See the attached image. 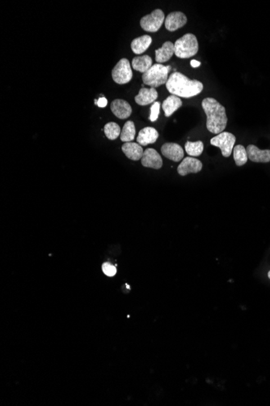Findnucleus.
Here are the masks:
<instances>
[{
    "instance_id": "29",
    "label": "nucleus",
    "mask_w": 270,
    "mask_h": 406,
    "mask_svg": "<svg viewBox=\"0 0 270 406\" xmlns=\"http://www.w3.org/2000/svg\"><path fill=\"white\" fill-rule=\"evenodd\" d=\"M268 277H269V278H270V272H269V273H268Z\"/></svg>"
},
{
    "instance_id": "10",
    "label": "nucleus",
    "mask_w": 270,
    "mask_h": 406,
    "mask_svg": "<svg viewBox=\"0 0 270 406\" xmlns=\"http://www.w3.org/2000/svg\"><path fill=\"white\" fill-rule=\"evenodd\" d=\"M142 165L147 168L159 169L163 166V160L158 152L154 149H147L142 155Z\"/></svg>"
},
{
    "instance_id": "18",
    "label": "nucleus",
    "mask_w": 270,
    "mask_h": 406,
    "mask_svg": "<svg viewBox=\"0 0 270 406\" xmlns=\"http://www.w3.org/2000/svg\"><path fill=\"white\" fill-rule=\"evenodd\" d=\"M182 101L180 97L175 95H171L164 100L162 104V108L164 111L166 117H170L179 108L181 107Z\"/></svg>"
},
{
    "instance_id": "14",
    "label": "nucleus",
    "mask_w": 270,
    "mask_h": 406,
    "mask_svg": "<svg viewBox=\"0 0 270 406\" xmlns=\"http://www.w3.org/2000/svg\"><path fill=\"white\" fill-rule=\"evenodd\" d=\"M158 97V92L155 88H142L138 94L135 97V101L137 105H147L153 103Z\"/></svg>"
},
{
    "instance_id": "5",
    "label": "nucleus",
    "mask_w": 270,
    "mask_h": 406,
    "mask_svg": "<svg viewBox=\"0 0 270 406\" xmlns=\"http://www.w3.org/2000/svg\"><path fill=\"white\" fill-rule=\"evenodd\" d=\"M165 21V15L160 9H155L151 13L145 15L140 20V25L143 30L155 33L161 28Z\"/></svg>"
},
{
    "instance_id": "12",
    "label": "nucleus",
    "mask_w": 270,
    "mask_h": 406,
    "mask_svg": "<svg viewBox=\"0 0 270 406\" xmlns=\"http://www.w3.org/2000/svg\"><path fill=\"white\" fill-rule=\"evenodd\" d=\"M112 112L114 113L118 119H126L131 116L132 113V108L131 105L125 100L116 99L110 105Z\"/></svg>"
},
{
    "instance_id": "4",
    "label": "nucleus",
    "mask_w": 270,
    "mask_h": 406,
    "mask_svg": "<svg viewBox=\"0 0 270 406\" xmlns=\"http://www.w3.org/2000/svg\"><path fill=\"white\" fill-rule=\"evenodd\" d=\"M170 70V66L166 67L160 64H154L146 73L142 74L143 83L155 88L163 85L168 81V73Z\"/></svg>"
},
{
    "instance_id": "9",
    "label": "nucleus",
    "mask_w": 270,
    "mask_h": 406,
    "mask_svg": "<svg viewBox=\"0 0 270 406\" xmlns=\"http://www.w3.org/2000/svg\"><path fill=\"white\" fill-rule=\"evenodd\" d=\"M164 23L166 29L173 32L185 26L187 23V17L181 11H173L167 15Z\"/></svg>"
},
{
    "instance_id": "19",
    "label": "nucleus",
    "mask_w": 270,
    "mask_h": 406,
    "mask_svg": "<svg viewBox=\"0 0 270 406\" xmlns=\"http://www.w3.org/2000/svg\"><path fill=\"white\" fill-rule=\"evenodd\" d=\"M152 42V38L149 35H143L135 38L131 42V49L136 55H140L149 48Z\"/></svg>"
},
{
    "instance_id": "13",
    "label": "nucleus",
    "mask_w": 270,
    "mask_h": 406,
    "mask_svg": "<svg viewBox=\"0 0 270 406\" xmlns=\"http://www.w3.org/2000/svg\"><path fill=\"white\" fill-rule=\"evenodd\" d=\"M246 150L249 160L252 161L253 162H270V150H261L253 145H249Z\"/></svg>"
},
{
    "instance_id": "11",
    "label": "nucleus",
    "mask_w": 270,
    "mask_h": 406,
    "mask_svg": "<svg viewBox=\"0 0 270 406\" xmlns=\"http://www.w3.org/2000/svg\"><path fill=\"white\" fill-rule=\"evenodd\" d=\"M161 153L165 158L175 162H181L184 158V150L176 143H166L161 148Z\"/></svg>"
},
{
    "instance_id": "15",
    "label": "nucleus",
    "mask_w": 270,
    "mask_h": 406,
    "mask_svg": "<svg viewBox=\"0 0 270 406\" xmlns=\"http://www.w3.org/2000/svg\"><path fill=\"white\" fill-rule=\"evenodd\" d=\"M122 151L125 155L133 161H138L142 159L143 155V150L139 144L132 143V142H127L122 145Z\"/></svg>"
},
{
    "instance_id": "22",
    "label": "nucleus",
    "mask_w": 270,
    "mask_h": 406,
    "mask_svg": "<svg viewBox=\"0 0 270 406\" xmlns=\"http://www.w3.org/2000/svg\"><path fill=\"white\" fill-rule=\"evenodd\" d=\"M233 154L234 160H235L236 165L242 166L244 164H246L249 157H248V154H247L246 149L243 145H236L234 148Z\"/></svg>"
},
{
    "instance_id": "21",
    "label": "nucleus",
    "mask_w": 270,
    "mask_h": 406,
    "mask_svg": "<svg viewBox=\"0 0 270 406\" xmlns=\"http://www.w3.org/2000/svg\"><path fill=\"white\" fill-rule=\"evenodd\" d=\"M135 133H136V130H135V123L132 121H127V123H125L122 133H121V140L126 143L131 142L135 140Z\"/></svg>"
},
{
    "instance_id": "25",
    "label": "nucleus",
    "mask_w": 270,
    "mask_h": 406,
    "mask_svg": "<svg viewBox=\"0 0 270 406\" xmlns=\"http://www.w3.org/2000/svg\"><path fill=\"white\" fill-rule=\"evenodd\" d=\"M159 109H160V103L159 101H155L150 107V120L151 122H155L158 119L159 114Z\"/></svg>"
},
{
    "instance_id": "8",
    "label": "nucleus",
    "mask_w": 270,
    "mask_h": 406,
    "mask_svg": "<svg viewBox=\"0 0 270 406\" xmlns=\"http://www.w3.org/2000/svg\"><path fill=\"white\" fill-rule=\"evenodd\" d=\"M202 169V163L193 157L184 158L177 168V172L181 176L188 175L189 173H197Z\"/></svg>"
},
{
    "instance_id": "17",
    "label": "nucleus",
    "mask_w": 270,
    "mask_h": 406,
    "mask_svg": "<svg viewBox=\"0 0 270 406\" xmlns=\"http://www.w3.org/2000/svg\"><path fill=\"white\" fill-rule=\"evenodd\" d=\"M173 55H175L174 44L171 42H166L161 48L155 51V60L161 64L170 60Z\"/></svg>"
},
{
    "instance_id": "1",
    "label": "nucleus",
    "mask_w": 270,
    "mask_h": 406,
    "mask_svg": "<svg viewBox=\"0 0 270 406\" xmlns=\"http://www.w3.org/2000/svg\"><path fill=\"white\" fill-rule=\"evenodd\" d=\"M202 106L206 114V128L213 134H220L227 127L226 109L217 100L207 97L202 102Z\"/></svg>"
},
{
    "instance_id": "20",
    "label": "nucleus",
    "mask_w": 270,
    "mask_h": 406,
    "mask_svg": "<svg viewBox=\"0 0 270 406\" xmlns=\"http://www.w3.org/2000/svg\"><path fill=\"white\" fill-rule=\"evenodd\" d=\"M132 67L135 70L144 74L152 67V59L148 55L137 56L133 59Z\"/></svg>"
},
{
    "instance_id": "2",
    "label": "nucleus",
    "mask_w": 270,
    "mask_h": 406,
    "mask_svg": "<svg viewBox=\"0 0 270 406\" xmlns=\"http://www.w3.org/2000/svg\"><path fill=\"white\" fill-rule=\"evenodd\" d=\"M166 87L172 95L185 98L199 95L204 88L202 82L189 79L180 73H172L166 83Z\"/></svg>"
},
{
    "instance_id": "16",
    "label": "nucleus",
    "mask_w": 270,
    "mask_h": 406,
    "mask_svg": "<svg viewBox=\"0 0 270 406\" xmlns=\"http://www.w3.org/2000/svg\"><path fill=\"white\" fill-rule=\"evenodd\" d=\"M158 137H159V132H157L155 128H150V127L144 128L143 129L140 131L139 134L137 136V144L142 146L154 144L157 141Z\"/></svg>"
},
{
    "instance_id": "3",
    "label": "nucleus",
    "mask_w": 270,
    "mask_h": 406,
    "mask_svg": "<svg viewBox=\"0 0 270 406\" xmlns=\"http://www.w3.org/2000/svg\"><path fill=\"white\" fill-rule=\"evenodd\" d=\"M175 55L180 59H189L199 52V42L196 36L187 33L175 42Z\"/></svg>"
},
{
    "instance_id": "26",
    "label": "nucleus",
    "mask_w": 270,
    "mask_h": 406,
    "mask_svg": "<svg viewBox=\"0 0 270 406\" xmlns=\"http://www.w3.org/2000/svg\"><path fill=\"white\" fill-rule=\"evenodd\" d=\"M102 270L108 277H114L117 273V268L115 266L112 265L111 263H103Z\"/></svg>"
},
{
    "instance_id": "24",
    "label": "nucleus",
    "mask_w": 270,
    "mask_h": 406,
    "mask_svg": "<svg viewBox=\"0 0 270 406\" xmlns=\"http://www.w3.org/2000/svg\"><path fill=\"white\" fill-rule=\"evenodd\" d=\"M105 131V134L107 138L114 141L118 138V136L121 135L120 126L118 125V123H114V122H110V123H107L104 128Z\"/></svg>"
},
{
    "instance_id": "28",
    "label": "nucleus",
    "mask_w": 270,
    "mask_h": 406,
    "mask_svg": "<svg viewBox=\"0 0 270 406\" xmlns=\"http://www.w3.org/2000/svg\"><path fill=\"white\" fill-rule=\"evenodd\" d=\"M190 64H191V66H192L193 68H198V67L200 66L201 63L198 61V60H193L190 62Z\"/></svg>"
},
{
    "instance_id": "7",
    "label": "nucleus",
    "mask_w": 270,
    "mask_h": 406,
    "mask_svg": "<svg viewBox=\"0 0 270 406\" xmlns=\"http://www.w3.org/2000/svg\"><path fill=\"white\" fill-rule=\"evenodd\" d=\"M113 80L117 83L125 84L131 81L133 77L130 62L127 59H122L112 71Z\"/></svg>"
},
{
    "instance_id": "27",
    "label": "nucleus",
    "mask_w": 270,
    "mask_h": 406,
    "mask_svg": "<svg viewBox=\"0 0 270 406\" xmlns=\"http://www.w3.org/2000/svg\"><path fill=\"white\" fill-rule=\"evenodd\" d=\"M95 103L97 104L99 107L104 108L106 106L108 101H107V99L105 98V97H100L97 101H95Z\"/></svg>"
},
{
    "instance_id": "6",
    "label": "nucleus",
    "mask_w": 270,
    "mask_h": 406,
    "mask_svg": "<svg viewBox=\"0 0 270 406\" xmlns=\"http://www.w3.org/2000/svg\"><path fill=\"white\" fill-rule=\"evenodd\" d=\"M236 138L230 132H222L217 135L210 140V144L213 146L218 147L222 151V156L228 158L231 156V152L233 150Z\"/></svg>"
},
{
    "instance_id": "23",
    "label": "nucleus",
    "mask_w": 270,
    "mask_h": 406,
    "mask_svg": "<svg viewBox=\"0 0 270 406\" xmlns=\"http://www.w3.org/2000/svg\"><path fill=\"white\" fill-rule=\"evenodd\" d=\"M185 150L190 156L199 157L204 150V145L202 141H201L196 142L187 141L185 144Z\"/></svg>"
}]
</instances>
